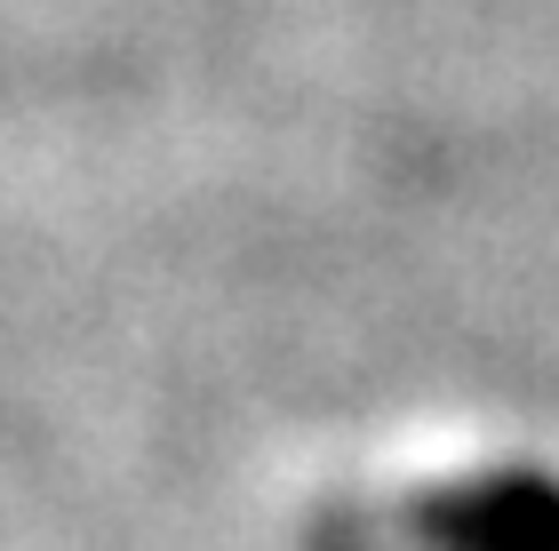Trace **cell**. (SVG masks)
Returning a JSON list of instances; mask_svg holds the SVG:
<instances>
[{"instance_id": "1", "label": "cell", "mask_w": 559, "mask_h": 551, "mask_svg": "<svg viewBox=\"0 0 559 551\" xmlns=\"http://www.w3.org/2000/svg\"><path fill=\"white\" fill-rule=\"evenodd\" d=\"M344 551H559V480L536 464L472 471L352 528Z\"/></svg>"}]
</instances>
